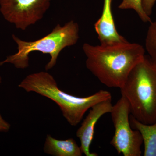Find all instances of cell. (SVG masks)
Instances as JSON below:
<instances>
[{
	"instance_id": "cell-1",
	"label": "cell",
	"mask_w": 156,
	"mask_h": 156,
	"mask_svg": "<svg viewBox=\"0 0 156 156\" xmlns=\"http://www.w3.org/2000/svg\"><path fill=\"white\" fill-rule=\"evenodd\" d=\"M86 67L101 83L121 89L136 65L145 56V48L128 41L112 44L83 46Z\"/></svg>"
},
{
	"instance_id": "cell-2",
	"label": "cell",
	"mask_w": 156,
	"mask_h": 156,
	"mask_svg": "<svg viewBox=\"0 0 156 156\" xmlns=\"http://www.w3.org/2000/svg\"><path fill=\"white\" fill-rule=\"evenodd\" d=\"M18 87L27 92H34L53 101L60 108L68 122L73 126L80 122L86 112L96 104L112 99L110 92L103 90L87 97L70 95L58 88L53 76L47 72L29 75Z\"/></svg>"
},
{
	"instance_id": "cell-3",
	"label": "cell",
	"mask_w": 156,
	"mask_h": 156,
	"mask_svg": "<svg viewBox=\"0 0 156 156\" xmlns=\"http://www.w3.org/2000/svg\"><path fill=\"white\" fill-rule=\"evenodd\" d=\"M120 90L132 116L144 124L156 122V66L148 56L136 65Z\"/></svg>"
},
{
	"instance_id": "cell-4",
	"label": "cell",
	"mask_w": 156,
	"mask_h": 156,
	"mask_svg": "<svg viewBox=\"0 0 156 156\" xmlns=\"http://www.w3.org/2000/svg\"><path fill=\"white\" fill-rule=\"evenodd\" d=\"M12 39L17 44L18 51L7 56L0 62V66L10 63L17 69H24L29 66V55L34 51L50 54V61L45 66L46 71L56 65L57 58L65 48L75 45L79 37V27L76 22L71 20L61 26L59 24L53 29L50 34L34 41H26L15 35Z\"/></svg>"
},
{
	"instance_id": "cell-5",
	"label": "cell",
	"mask_w": 156,
	"mask_h": 156,
	"mask_svg": "<svg viewBox=\"0 0 156 156\" xmlns=\"http://www.w3.org/2000/svg\"><path fill=\"white\" fill-rule=\"evenodd\" d=\"M115 128L114 135L111 140L119 154L124 156H140L143 139L139 131L131 127L130 122L131 111L128 100L121 96L110 112Z\"/></svg>"
},
{
	"instance_id": "cell-6",
	"label": "cell",
	"mask_w": 156,
	"mask_h": 156,
	"mask_svg": "<svg viewBox=\"0 0 156 156\" xmlns=\"http://www.w3.org/2000/svg\"><path fill=\"white\" fill-rule=\"evenodd\" d=\"M52 0H0V12L4 19L25 30L43 18Z\"/></svg>"
},
{
	"instance_id": "cell-7",
	"label": "cell",
	"mask_w": 156,
	"mask_h": 156,
	"mask_svg": "<svg viewBox=\"0 0 156 156\" xmlns=\"http://www.w3.org/2000/svg\"><path fill=\"white\" fill-rule=\"evenodd\" d=\"M112 99L103 101L96 104L90 109L86 118L77 131L76 136L80 141V147L86 156H97L98 154L91 152L90 146L95 134V125L103 115L110 113L112 109Z\"/></svg>"
},
{
	"instance_id": "cell-8",
	"label": "cell",
	"mask_w": 156,
	"mask_h": 156,
	"mask_svg": "<svg viewBox=\"0 0 156 156\" xmlns=\"http://www.w3.org/2000/svg\"><path fill=\"white\" fill-rule=\"evenodd\" d=\"M112 0H104L101 16L94 24V28L101 44H112L128 41L118 33L112 11Z\"/></svg>"
},
{
	"instance_id": "cell-9",
	"label": "cell",
	"mask_w": 156,
	"mask_h": 156,
	"mask_svg": "<svg viewBox=\"0 0 156 156\" xmlns=\"http://www.w3.org/2000/svg\"><path fill=\"white\" fill-rule=\"evenodd\" d=\"M45 153L54 156H81L83 152L75 140L72 138L57 140L48 134L44 147Z\"/></svg>"
},
{
	"instance_id": "cell-10",
	"label": "cell",
	"mask_w": 156,
	"mask_h": 156,
	"mask_svg": "<svg viewBox=\"0 0 156 156\" xmlns=\"http://www.w3.org/2000/svg\"><path fill=\"white\" fill-rule=\"evenodd\" d=\"M131 127L139 131L144 145L143 155L156 156V122L152 124H145L136 120L130 115Z\"/></svg>"
},
{
	"instance_id": "cell-11",
	"label": "cell",
	"mask_w": 156,
	"mask_h": 156,
	"mask_svg": "<svg viewBox=\"0 0 156 156\" xmlns=\"http://www.w3.org/2000/svg\"><path fill=\"white\" fill-rule=\"evenodd\" d=\"M145 50L156 66V21L150 23L145 40Z\"/></svg>"
},
{
	"instance_id": "cell-12",
	"label": "cell",
	"mask_w": 156,
	"mask_h": 156,
	"mask_svg": "<svg viewBox=\"0 0 156 156\" xmlns=\"http://www.w3.org/2000/svg\"><path fill=\"white\" fill-rule=\"evenodd\" d=\"M118 8L122 10H134L142 22L150 23L152 21L151 17L146 14L143 9L142 0H122Z\"/></svg>"
},
{
	"instance_id": "cell-13",
	"label": "cell",
	"mask_w": 156,
	"mask_h": 156,
	"mask_svg": "<svg viewBox=\"0 0 156 156\" xmlns=\"http://www.w3.org/2000/svg\"><path fill=\"white\" fill-rule=\"evenodd\" d=\"M156 0H142V6L144 12L150 17L152 13Z\"/></svg>"
},
{
	"instance_id": "cell-14",
	"label": "cell",
	"mask_w": 156,
	"mask_h": 156,
	"mask_svg": "<svg viewBox=\"0 0 156 156\" xmlns=\"http://www.w3.org/2000/svg\"><path fill=\"white\" fill-rule=\"evenodd\" d=\"M2 78L0 76V86L2 83ZM11 125L3 119L0 114V132H7L10 130Z\"/></svg>"
}]
</instances>
